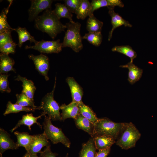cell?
Returning a JSON list of instances; mask_svg holds the SVG:
<instances>
[{
	"mask_svg": "<svg viewBox=\"0 0 157 157\" xmlns=\"http://www.w3.org/2000/svg\"><path fill=\"white\" fill-rule=\"evenodd\" d=\"M35 26L37 29L47 33L53 39L67 28L51 9L44 11L42 15L37 17L35 19Z\"/></svg>",
	"mask_w": 157,
	"mask_h": 157,
	"instance_id": "6da1fadb",
	"label": "cell"
},
{
	"mask_svg": "<svg viewBox=\"0 0 157 157\" xmlns=\"http://www.w3.org/2000/svg\"><path fill=\"white\" fill-rule=\"evenodd\" d=\"M65 25L67 30L62 43V47H69L75 52H78L83 47L80 33L81 25L78 22L73 21Z\"/></svg>",
	"mask_w": 157,
	"mask_h": 157,
	"instance_id": "7a4b0ae2",
	"label": "cell"
},
{
	"mask_svg": "<svg viewBox=\"0 0 157 157\" xmlns=\"http://www.w3.org/2000/svg\"><path fill=\"white\" fill-rule=\"evenodd\" d=\"M125 123H116L107 118H99L94 124L93 137L95 136L106 135L115 140L118 138Z\"/></svg>",
	"mask_w": 157,
	"mask_h": 157,
	"instance_id": "3957f363",
	"label": "cell"
},
{
	"mask_svg": "<svg viewBox=\"0 0 157 157\" xmlns=\"http://www.w3.org/2000/svg\"><path fill=\"white\" fill-rule=\"evenodd\" d=\"M141 134L135 126L131 122L125 123L116 143L122 149H128L135 146Z\"/></svg>",
	"mask_w": 157,
	"mask_h": 157,
	"instance_id": "277c9868",
	"label": "cell"
},
{
	"mask_svg": "<svg viewBox=\"0 0 157 157\" xmlns=\"http://www.w3.org/2000/svg\"><path fill=\"white\" fill-rule=\"evenodd\" d=\"M56 77L54 85L52 91L46 94L42 99L39 110L48 115V116L53 121H62L60 112V106L54 99V93L56 86Z\"/></svg>",
	"mask_w": 157,
	"mask_h": 157,
	"instance_id": "5b68a950",
	"label": "cell"
},
{
	"mask_svg": "<svg viewBox=\"0 0 157 157\" xmlns=\"http://www.w3.org/2000/svg\"><path fill=\"white\" fill-rule=\"evenodd\" d=\"M43 123L44 132L47 138L54 144L61 143L65 147L69 148L71 142L65 135L61 129L54 126L51 123V119L45 115Z\"/></svg>",
	"mask_w": 157,
	"mask_h": 157,
	"instance_id": "8992f818",
	"label": "cell"
},
{
	"mask_svg": "<svg viewBox=\"0 0 157 157\" xmlns=\"http://www.w3.org/2000/svg\"><path fill=\"white\" fill-rule=\"evenodd\" d=\"M62 43L60 40H56L45 41L42 40L38 41L35 45H26L25 49H33L41 53H58L62 50Z\"/></svg>",
	"mask_w": 157,
	"mask_h": 157,
	"instance_id": "52a82bcc",
	"label": "cell"
},
{
	"mask_svg": "<svg viewBox=\"0 0 157 157\" xmlns=\"http://www.w3.org/2000/svg\"><path fill=\"white\" fill-rule=\"evenodd\" d=\"M28 57L33 61L35 69L39 73L44 77L46 81H48L49 78L48 74L50 68L48 57L42 54L37 56L29 55Z\"/></svg>",
	"mask_w": 157,
	"mask_h": 157,
	"instance_id": "ba28073f",
	"label": "cell"
},
{
	"mask_svg": "<svg viewBox=\"0 0 157 157\" xmlns=\"http://www.w3.org/2000/svg\"><path fill=\"white\" fill-rule=\"evenodd\" d=\"M44 132L41 134L33 135L30 144L26 149L27 152L33 154L40 153L43 147L51 146Z\"/></svg>",
	"mask_w": 157,
	"mask_h": 157,
	"instance_id": "9c48e42d",
	"label": "cell"
},
{
	"mask_svg": "<svg viewBox=\"0 0 157 157\" xmlns=\"http://www.w3.org/2000/svg\"><path fill=\"white\" fill-rule=\"evenodd\" d=\"M31 1V6L28 10L29 20L33 21L38 17V14L43 10L51 9V0H33Z\"/></svg>",
	"mask_w": 157,
	"mask_h": 157,
	"instance_id": "30bf717a",
	"label": "cell"
},
{
	"mask_svg": "<svg viewBox=\"0 0 157 157\" xmlns=\"http://www.w3.org/2000/svg\"><path fill=\"white\" fill-rule=\"evenodd\" d=\"M108 9V13L111 17V23L112 28L109 33L108 40L111 39L113 31L117 28L122 25L125 27H131L132 25L129 22L124 19L118 13L115 12L114 8L113 7H107Z\"/></svg>",
	"mask_w": 157,
	"mask_h": 157,
	"instance_id": "8fae6325",
	"label": "cell"
},
{
	"mask_svg": "<svg viewBox=\"0 0 157 157\" xmlns=\"http://www.w3.org/2000/svg\"><path fill=\"white\" fill-rule=\"evenodd\" d=\"M10 134L3 129L0 128V156L8 149H15L19 148L16 142L10 137Z\"/></svg>",
	"mask_w": 157,
	"mask_h": 157,
	"instance_id": "7c38bea8",
	"label": "cell"
},
{
	"mask_svg": "<svg viewBox=\"0 0 157 157\" xmlns=\"http://www.w3.org/2000/svg\"><path fill=\"white\" fill-rule=\"evenodd\" d=\"M66 81L70 89L72 101L78 104L82 102L83 95V89L76 81L74 78L71 77H68L66 79Z\"/></svg>",
	"mask_w": 157,
	"mask_h": 157,
	"instance_id": "4fadbf2b",
	"label": "cell"
},
{
	"mask_svg": "<svg viewBox=\"0 0 157 157\" xmlns=\"http://www.w3.org/2000/svg\"><path fill=\"white\" fill-rule=\"evenodd\" d=\"M60 108L62 111L61 115L63 121L68 118L74 119L80 114L78 104L72 101L67 105L62 104Z\"/></svg>",
	"mask_w": 157,
	"mask_h": 157,
	"instance_id": "5bb4252c",
	"label": "cell"
},
{
	"mask_svg": "<svg viewBox=\"0 0 157 157\" xmlns=\"http://www.w3.org/2000/svg\"><path fill=\"white\" fill-rule=\"evenodd\" d=\"M45 115H46L43 112L41 115L37 117L34 116L32 113H28L23 115L22 119L18 121L15 126L10 131L11 133L13 132L19 127L23 125L27 126L28 129L31 131V126L35 124H36L42 129V126L37 122V120Z\"/></svg>",
	"mask_w": 157,
	"mask_h": 157,
	"instance_id": "9a60e30c",
	"label": "cell"
},
{
	"mask_svg": "<svg viewBox=\"0 0 157 157\" xmlns=\"http://www.w3.org/2000/svg\"><path fill=\"white\" fill-rule=\"evenodd\" d=\"M120 67L128 69V80L131 84H133L139 81L142 76V69L134 64L133 62H130L126 64L121 65Z\"/></svg>",
	"mask_w": 157,
	"mask_h": 157,
	"instance_id": "2e32d148",
	"label": "cell"
},
{
	"mask_svg": "<svg viewBox=\"0 0 157 157\" xmlns=\"http://www.w3.org/2000/svg\"><path fill=\"white\" fill-rule=\"evenodd\" d=\"M15 80L22 82V92L25 94L31 100L34 101V95L36 88L33 82L32 81L19 75Z\"/></svg>",
	"mask_w": 157,
	"mask_h": 157,
	"instance_id": "e0dca14e",
	"label": "cell"
},
{
	"mask_svg": "<svg viewBox=\"0 0 157 157\" xmlns=\"http://www.w3.org/2000/svg\"><path fill=\"white\" fill-rule=\"evenodd\" d=\"M91 6V15L94 11L101 8L110 7L114 8L115 6L123 7L124 4L120 0H92L90 2Z\"/></svg>",
	"mask_w": 157,
	"mask_h": 157,
	"instance_id": "ac0fdd59",
	"label": "cell"
},
{
	"mask_svg": "<svg viewBox=\"0 0 157 157\" xmlns=\"http://www.w3.org/2000/svg\"><path fill=\"white\" fill-rule=\"evenodd\" d=\"M74 120L78 128L83 130L91 137H93L94 125L91 122L80 114Z\"/></svg>",
	"mask_w": 157,
	"mask_h": 157,
	"instance_id": "d6986e66",
	"label": "cell"
},
{
	"mask_svg": "<svg viewBox=\"0 0 157 157\" xmlns=\"http://www.w3.org/2000/svg\"><path fill=\"white\" fill-rule=\"evenodd\" d=\"M94 143L97 149H110L111 146L116 141L113 137L106 135H97L94 137Z\"/></svg>",
	"mask_w": 157,
	"mask_h": 157,
	"instance_id": "ffe728a7",
	"label": "cell"
},
{
	"mask_svg": "<svg viewBox=\"0 0 157 157\" xmlns=\"http://www.w3.org/2000/svg\"><path fill=\"white\" fill-rule=\"evenodd\" d=\"M15 62L8 55L1 53L0 54V73L7 74L10 71L15 72L13 67Z\"/></svg>",
	"mask_w": 157,
	"mask_h": 157,
	"instance_id": "44dd1931",
	"label": "cell"
},
{
	"mask_svg": "<svg viewBox=\"0 0 157 157\" xmlns=\"http://www.w3.org/2000/svg\"><path fill=\"white\" fill-rule=\"evenodd\" d=\"M96 149L94 138L91 137L88 142L83 144L79 157H94Z\"/></svg>",
	"mask_w": 157,
	"mask_h": 157,
	"instance_id": "7402d4cb",
	"label": "cell"
},
{
	"mask_svg": "<svg viewBox=\"0 0 157 157\" xmlns=\"http://www.w3.org/2000/svg\"><path fill=\"white\" fill-rule=\"evenodd\" d=\"M91 3L88 0H81L78 8L75 13L78 19L83 20L91 15Z\"/></svg>",
	"mask_w": 157,
	"mask_h": 157,
	"instance_id": "603a6c76",
	"label": "cell"
},
{
	"mask_svg": "<svg viewBox=\"0 0 157 157\" xmlns=\"http://www.w3.org/2000/svg\"><path fill=\"white\" fill-rule=\"evenodd\" d=\"M14 31H16L18 34L19 38L18 45L19 47H21L23 43L27 40L30 41L31 43L34 42L35 44L38 42L31 35L25 28L19 26L17 28H14Z\"/></svg>",
	"mask_w": 157,
	"mask_h": 157,
	"instance_id": "cb8c5ba5",
	"label": "cell"
},
{
	"mask_svg": "<svg viewBox=\"0 0 157 157\" xmlns=\"http://www.w3.org/2000/svg\"><path fill=\"white\" fill-rule=\"evenodd\" d=\"M80 114L88 119L94 125L98 121L99 119L93 110L88 106L82 102L78 104Z\"/></svg>",
	"mask_w": 157,
	"mask_h": 157,
	"instance_id": "d4e9b609",
	"label": "cell"
},
{
	"mask_svg": "<svg viewBox=\"0 0 157 157\" xmlns=\"http://www.w3.org/2000/svg\"><path fill=\"white\" fill-rule=\"evenodd\" d=\"M55 8L53 11L60 19L61 18L68 19L69 22H72L73 14L64 4L56 3L55 5Z\"/></svg>",
	"mask_w": 157,
	"mask_h": 157,
	"instance_id": "484cf974",
	"label": "cell"
},
{
	"mask_svg": "<svg viewBox=\"0 0 157 157\" xmlns=\"http://www.w3.org/2000/svg\"><path fill=\"white\" fill-rule=\"evenodd\" d=\"M14 135L17 138L16 142L17 146L23 147L26 149L30 144L33 138V135H31L26 132H20L16 131Z\"/></svg>",
	"mask_w": 157,
	"mask_h": 157,
	"instance_id": "4316f807",
	"label": "cell"
},
{
	"mask_svg": "<svg viewBox=\"0 0 157 157\" xmlns=\"http://www.w3.org/2000/svg\"><path fill=\"white\" fill-rule=\"evenodd\" d=\"M103 23L94 15L89 16L87 21L86 28L88 32H101Z\"/></svg>",
	"mask_w": 157,
	"mask_h": 157,
	"instance_id": "83f0119b",
	"label": "cell"
},
{
	"mask_svg": "<svg viewBox=\"0 0 157 157\" xmlns=\"http://www.w3.org/2000/svg\"><path fill=\"white\" fill-rule=\"evenodd\" d=\"M35 110L33 108L23 107L16 103L13 104L9 101L8 102L6 108L3 115L5 116L10 113H17L21 111L34 112Z\"/></svg>",
	"mask_w": 157,
	"mask_h": 157,
	"instance_id": "f1b7e54d",
	"label": "cell"
},
{
	"mask_svg": "<svg viewBox=\"0 0 157 157\" xmlns=\"http://www.w3.org/2000/svg\"><path fill=\"white\" fill-rule=\"evenodd\" d=\"M111 50L121 53L129 57L131 62H133V60L137 56L135 51L129 45L116 46L112 49Z\"/></svg>",
	"mask_w": 157,
	"mask_h": 157,
	"instance_id": "f546056e",
	"label": "cell"
},
{
	"mask_svg": "<svg viewBox=\"0 0 157 157\" xmlns=\"http://www.w3.org/2000/svg\"><path fill=\"white\" fill-rule=\"evenodd\" d=\"M9 1L10 3L9 6L7 8H4L2 11L0 15V33L6 31L14 30V28H13L10 26L7 19V15L13 2V1Z\"/></svg>",
	"mask_w": 157,
	"mask_h": 157,
	"instance_id": "4dcf8cb0",
	"label": "cell"
},
{
	"mask_svg": "<svg viewBox=\"0 0 157 157\" xmlns=\"http://www.w3.org/2000/svg\"><path fill=\"white\" fill-rule=\"evenodd\" d=\"M82 38L86 40L93 45L98 47L101 43L102 35L101 32H88L85 33Z\"/></svg>",
	"mask_w": 157,
	"mask_h": 157,
	"instance_id": "1f68e13d",
	"label": "cell"
},
{
	"mask_svg": "<svg viewBox=\"0 0 157 157\" xmlns=\"http://www.w3.org/2000/svg\"><path fill=\"white\" fill-rule=\"evenodd\" d=\"M16 96L17 99L16 104L23 107L33 108L39 110V106L35 105L34 101L31 100L23 93L16 94Z\"/></svg>",
	"mask_w": 157,
	"mask_h": 157,
	"instance_id": "d6a6232c",
	"label": "cell"
},
{
	"mask_svg": "<svg viewBox=\"0 0 157 157\" xmlns=\"http://www.w3.org/2000/svg\"><path fill=\"white\" fill-rule=\"evenodd\" d=\"M17 44L13 40L7 42L0 46V51L2 53L8 55L10 53L14 54Z\"/></svg>",
	"mask_w": 157,
	"mask_h": 157,
	"instance_id": "836d02e7",
	"label": "cell"
},
{
	"mask_svg": "<svg viewBox=\"0 0 157 157\" xmlns=\"http://www.w3.org/2000/svg\"><path fill=\"white\" fill-rule=\"evenodd\" d=\"M9 76L7 74H0V90L1 92L10 93L11 92L8 80Z\"/></svg>",
	"mask_w": 157,
	"mask_h": 157,
	"instance_id": "e575fe53",
	"label": "cell"
},
{
	"mask_svg": "<svg viewBox=\"0 0 157 157\" xmlns=\"http://www.w3.org/2000/svg\"><path fill=\"white\" fill-rule=\"evenodd\" d=\"M64 4L72 13H75L79 6L81 0H65Z\"/></svg>",
	"mask_w": 157,
	"mask_h": 157,
	"instance_id": "d590c367",
	"label": "cell"
},
{
	"mask_svg": "<svg viewBox=\"0 0 157 157\" xmlns=\"http://www.w3.org/2000/svg\"><path fill=\"white\" fill-rule=\"evenodd\" d=\"M12 31H7L0 33V46L13 40L11 35Z\"/></svg>",
	"mask_w": 157,
	"mask_h": 157,
	"instance_id": "8d00e7d4",
	"label": "cell"
},
{
	"mask_svg": "<svg viewBox=\"0 0 157 157\" xmlns=\"http://www.w3.org/2000/svg\"><path fill=\"white\" fill-rule=\"evenodd\" d=\"M40 153V157H56L58 155L57 153L51 151V146L46 147L44 150L41 151Z\"/></svg>",
	"mask_w": 157,
	"mask_h": 157,
	"instance_id": "74e56055",
	"label": "cell"
},
{
	"mask_svg": "<svg viewBox=\"0 0 157 157\" xmlns=\"http://www.w3.org/2000/svg\"><path fill=\"white\" fill-rule=\"evenodd\" d=\"M110 149H102L99 150L96 152L94 157H107L109 154Z\"/></svg>",
	"mask_w": 157,
	"mask_h": 157,
	"instance_id": "f35d334b",
	"label": "cell"
},
{
	"mask_svg": "<svg viewBox=\"0 0 157 157\" xmlns=\"http://www.w3.org/2000/svg\"><path fill=\"white\" fill-rule=\"evenodd\" d=\"M22 157H38L37 154H31L26 152Z\"/></svg>",
	"mask_w": 157,
	"mask_h": 157,
	"instance_id": "ab89813d",
	"label": "cell"
},
{
	"mask_svg": "<svg viewBox=\"0 0 157 157\" xmlns=\"http://www.w3.org/2000/svg\"><path fill=\"white\" fill-rule=\"evenodd\" d=\"M68 154H67L66 155V156H65V157H68Z\"/></svg>",
	"mask_w": 157,
	"mask_h": 157,
	"instance_id": "60d3db41",
	"label": "cell"
},
{
	"mask_svg": "<svg viewBox=\"0 0 157 157\" xmlns=\"http://www.w3.org/2000/svg\"><path fill=\"white\" fill-rule=\"evenodd\" d=\"M0 157H3L2 156H0Z\"/></svg>",
	"mask_w": 157,
	"mask_h": 157,
	"instance_id": "b9f144b4",
	"label": "cell"
}]
</instances>
